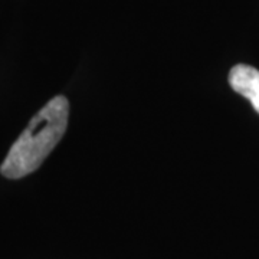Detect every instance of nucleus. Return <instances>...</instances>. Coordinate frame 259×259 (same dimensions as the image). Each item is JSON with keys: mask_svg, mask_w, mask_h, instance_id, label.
Returning a JSON list of instances; mask_svg holds the SVG:
<instances>
[{"mask_svg": "<svg viewBox=\"0 0 259 259\" xmlns=\"http://www.w3.org/2000/svg\"><path fill=\"white\" fill-rule=\"evenodd\" d=\"M69 118V102L55 97L30 120L26 130L10 147L0 167L8 179H20L33 173L64 137Z\"/></svg>", "mask_w": 259, "mask_h": 259, "instance_id": "nucleus-1", "label": "nucleus"}, {"mask_svg": "<svg viewBox=\"0 0 259 259\" xmlns=\"http://www.w3.org/2000/svg\"><path fill=\"white\" fill-rule=\"evenodd\" d=\"M229 83L235 93L248 98L259 114V71L249 65H235L229 72Z\"/></svg>", "mask_w": 259, "mask_h": 259, "instance_id": "nucleus-2", "label": "nucleus"}]
</instances>
